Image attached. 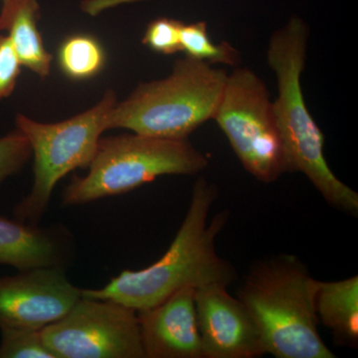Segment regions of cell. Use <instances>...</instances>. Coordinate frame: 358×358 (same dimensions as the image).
Listing matches in <instances>:
<instances>
[{"mask_svg": "<svg viewBox=\"0 0 358 358\" xmlns=\"http://www.w3.org/2000/svg\"><path fill=\"white\" fill-rule=\"evenodd\" d=\"M216 199L215 186L197 179L185 220L164 255L147 268L124 271L102 289H82V296L117 301L138 312L159 305L186 287L229 286L236 279V271L216 251V238L227 223L228 212L209 221Z\"/></svg>", "mask_w": 358, "mask_h": 358, "instance_id": "1", "label": "cell"}, {"mask_svg": "<svg viewBox=\"0 0 358 358\" xmlns=\"http://www.w3.org/2000/svg\"><path fill=\"white\" fill-rule=\"evenodd\" d=\"M308 27L292 17L268 42L267 61L277 78L273 110L289 173H303L326 201L350 215L358 212V193L333 173L324 157V136L308 112L301 75L307 60Z\"/></svg>", "mask_w": 358, "mask_h": 358, "instance_id": "2", "label": "cell"}, {"mask_svg": "<svg viewBox=\"0 0 358 358\" xmlns=\"http://www.w3.org/2000/svg\"><path fill=\"white\" fill-rule=\"evenodd\" d=\"M313 279L300 259L280 255L252 268L238 299L251 313L266 355L334 358L319 333Z\"/></svg>", "mask_w": 358, "mask_h": 358, "instance_id": "3", "label": "cell"}, {"mask_svg": "<svg viewBox=\"0 0 358 358\" xmlns=\"http://www.w3.org/2000/svg\"><path fill=\"white\" fill-rule=\"evenodd\" d=\"M228 74L210 63L186 56L169 77L138 85L115 103L107 129L167 140H187L195 129L213 120Z\"/></svg>", "mask_w": 358, "mask_h": 358, "instance_id": "4", "label": "cell"}, {"mask_svg": "<svg viewBox=\"0 0 358 358\" xmlns=\"http://www.w3.org/2000/svg\"><path fill=\"white\" fill-rule=\"evenodd\" d=\"M208 166L205 155L187 140L143 134L100 138L85 176H74L62 194L65 206L117 196L162 176H192Z\"/></svg>", "mask_w": 358, "mask_h": 358, "instance_id": "5", "label": "cell"}, {"mask_svg": "<svg viewBox=\"0 0 358 358\" xmlns=\"http://www.w3.org/2000/svg\"><path fill=\"white\" fill-rule=\"evenodd\" d=\"M115 103V92L109 90L93 108L66 121L41 124L17 115L16 127L27 138L34 155V178L31 192L14 208L15 219L38 224L58 181L75 169L90 166Z\"/></svg>", "mask_w": 358, "mask_h": 358, "instance_id": "6", "label": "cell"}, {"mask_svg": "<svg viewBox=\"0 0 358 358\" xmlns=\"http://www.w3.org/2000/svg\"><path fill=\"white\" fill-rule=\"evenodd\" d=\"M213 120L257 180L274 182L288 171L270 93L255 72L236 68L228 74Z\"/></svg>", "mask_w": 358, "mask_h": 358, "instance_id": "7", "label": "cell"}, {"mask_svg": "<svg viewBox=\"0 0 358 358\" xmlns=\"http://www.w3.org/2000/svg\"><path fill=\"white\" fill-rule=\"evenodd\" d=\"M41 334L55 358H145L138 312L114 301L81 296Z\"/></svg>", "mask_w": 358, "mask_h": 358, "instance_id": "8", "label": "cell"}, {"mask_svg": "<svg viewBox=\"0 0 358 358\" xmlns=\"http://www.w3.org/2000/svg\"><path fill=\"white\" fill-rule=\"evenodd\" d=\"M82 296L64 268H38L0 277V327L41 331L64 317Z\"/></svg>", "mask_w": 358, "mask_h": 358, "instance_id": "9", "label": "cell"}, {"mask_svg": "<svg viewBox=\"0 0 358 358\" xmlns=\"http://www.w3.org/2000/svg\"><path fill=\"white\" fill-rule=\"evenodd\" d=\"M203 358H255L266 355L251 313L227 286L209 284L195 289Z\"/></svg>", "mask_w": 358, "mask_h": 358, "instance_id": "10", "label": "cell"}, {"mask_svg": "<svg viewBox=\"0 0 358 358\" xmlns=\"http://www.w3.org/2000/svg\"><path fill=\"white\" fill-rule=\"evenodd\" d=\"M195 289L186 287L155 307L138 310L145 358H203Z\"/></svg>", "mask_w": 358, "mask_h": 358, "instance_id": "11", "label": "cell"}, {"mask_svg": "<svg viewBox=\"0 0 358 358\" xmlns=\"http://www.w3.org/2000/svg\"><path fill=\"white\" fill-rule=\"evenodd\" d=\"M73 251L66 228L40 227L0 216V264L22 271L64 268Z\"/></svg>", "mask_w": 358, "mask_h": 358, "instance_id": "12", "label": "cell"}, {"mask_svg": "<svg viewBox=\"0 0 358 358\" xmlns=\"http://www.w3.org/2000/svg\"><path fill=\"white\" fill-rule=\"evenodd\" d=\"M315 312L341 345H358V277L320 282L315 294Z\"/></svg>", "mask_w": 358, "mask_h": 358, "instance_id": "13", "label": "cell"}, {"mask_svg": "<svg viewBox=\"0 0 358 358\" xmlns=\"http://www.w3.org/2000/svg\"><path fill=\"white\" fill-rule=\"evenodd\" d=\"M39 9L37 0H17L6 31L21 64L45 78L50 73L52 55L45 49L37 26Z\"/></svg>", "mask_w": 358, "mask_h": 358, "instance_id": "14", "label": "cell"}, {"mask_svg": "<svg viewBox=\"0 0 358 358\" xmlns=\"http://www.w3.org/2000/svg\"><path fill=\"white\" fill-rule=\"evenodd\" d=\"M58 58L64 74L75 80L95 76L105 64L102 45L89 35H75L66 39L59 49Z\"/></svg>", "mask_w": 358, "mask_h": 358, "instance_id": "15", "label": "cell"}, {"mask_svg": "<svg viewBox=\"0 0 358 358\" xmlns=\"http://www.w3.org/2000/svg\"><path fill=\"white\" fill-rule=\"evenodd\" d=\"M181 51L188 57L210 63L234 66L240 61V55L234 47L222 42L215 44L209 37L205 22L183 24L180 32Z\"/></svg>", "mask_w": 358, "mask_h": 358, "instance_id": "16", "label": "cell"}, {"mask_svg": "<svg viewBox=\"0 0 358 358\" xmlns=\"http://www.w3.org/2000/svg\"><path fill=\"white\" fill-rule=\"evenodd\" d=\"M41 331L0 327V358H55L45 345Z\"/></svg>", "mask_w": 358, "mask_h": 358, "instance_id": "17", "label": "cell"}, {"mask_svg": "<svg viewBox=\"0 0 358 358\" xmlns=\"http://www.w3.org/2000/svg\"><path fill=\"white\" fill-rule=\"evenodd\" d=\"M31 155L29 141L20 129L0 138V185L20 173Z\"/></svg>", "mask_w": 358, "mask_h": 358, "instance_id": "18", "label": "cell"}, {"mask_svg": "<svg viewBox=\"0 0 358 358\" xmlns=\"http://www.w3.org/2000/svg\"><path fill=\"white\" fill-rule=\"evenodd\" d=\"M183 23L171 18L162 17L148 25L143 44L157 53L171 55L181 51L180 32Z\"/></svg>", "mask_w": 358, "mask_h": 358, "instance_id": "19", "label": "cell"}, {"mask_svg": "<svg viewBox=\"0 0 358 358\" xmlns=\"http://www.w3.org/2000/svg\"><path fill=\"white\" fill-rule=\"evenodd\" d=\"M21 67L22 64L8 35L0 32V101L8 98L13 93Z\"/></svg>", "mask_w": 358, "mask_h": 358, "instance_id": "20", "label": "cell"}, {"mask_svg": "<svg viewBox=\"0 0 358 358\" xmlns=\"http://www.w3.org/2000/svg\"><path fill=\"white\" fill-rule=\"evenodd\" d=\"M141 1H145V0H88L87 1V8H88L90 13L93 14V15H98V14L113 8V7Z\"/></svg>", "mask_w": 358, "mask_h": 358, "instance_id": "21", "label": "cell"}, {"mask_svg": "<svg viewBox=\"0 0 358 358\" xmlns=\"http://www.w3.org/2000/svg\"><path fill=\"white\" fill-rule=\"evenodd\" d=\"M16 1L17 0H2L1 13H0V32L6 31Z\"/></svg>", "mask_w": 358, "mask_h": 358, "instance_id": "22", "label": "cell"}]
</instances>
